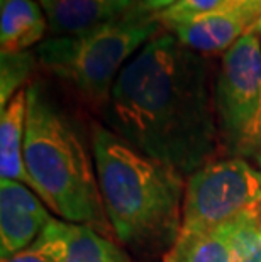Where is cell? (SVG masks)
I'll return each mask as SVG.
<instances>
[{"label":"cell","instance_id":"obj_18","mask_svg":"<svg viewBox=\"0 0 261 262\" xmlns=\"http://www.w3.org/2000/svg\"><path fill=\"white\" fill-rule=\"evenodd\" d=\"M224 7H232V9H246V10H254V12L261 14V0H226Z\"/></svg>","mask_w":261,"mask_h":262},{"label":"cell","instance_id":"obj_4","mask_svg":"<svg viewBox=\"0 0 261 262\" xmlns=\"http://www.w3.org/2000/svg\"><path fill=\"white\" fill-rule=\"evenodd\" d=\"M161 31L158 14L141 0L107 24L78 36L48 37L34 51L44 71L66 83L88 108L102 115L122 68Z\"/></svg>","mask_w":261,"mask_h":262},{"label":"cell","instance_id":"obj_16","mask_svg":"<svg viewBox=\"0 0 261 262\" xmlns=\"http://www.w3.org/2000/svg\"><path fill=\"white\" fill-rule=\"evenodd\" d=\"M231 262H261V213H249L232 222Z\"/></svg>","mask_w":261,"mask_h":262},{"label":"cell","instance_id":"obj_19","mask_svg":"<svg viewBox=\"0 0 261 262\" xmlns=\"http://www.w3.org/2000/svg\"><path fill=\"white\" fill-rule=\"evenodd\" d=\"M144 4H146V7L151 10L154 14H159L163 12L165 9H168L170 5H173L176 0H143Z\"/></svg>","mask_w":261,"mask_h":262},{"label":"cell","instance_id":"obj_17","mask_svg":"<svg viewBox=\"0 0 261 262\" xmlns=\"http://www.w3.org/2000/svg\"><path fill=\"white\" fill-rule=\"evenodd\" d=\"M226 0H176L173 5L165 9L163 12L158 14V20L161 27L166 31L182 22L192 20L195 17H200L204 14H209L212 10H217L222 7Z\"/></svg>","mask_w":261,"mask_h":262},{"label":"cell","instance_id":"obj_12","mask_svg":"<svg viewBox=\"0 0 261 262\" xmlns=\"http://www.w3.org/2000/svg\"><path fill=\"white\" fill-rule=\"evenodd\" d=\"M231 225L204 232H180L165 262H231Z\"/></svg>","mask_w":261,"mask_h":262},{"label":"cell","instance_id":"obj_2","mask_svg":"<svg viewBox=\"0 0 261 262\" xmlns=\"http://www.w3.org/2000/svg\"><path fill=\"white\" fill-rule=\"evenodd\" d=\"M90 141L115 241L137 260L165 262L182 232L187 180L105 125H93Z\"/></svg>","mask_w":261,"mask_h":262},{"label":"cell","instance_id":"obj_14","mask_svg":"<svg viewBox=\"0 0 261 262\" xmlns=\"http://www.w3.org/2000/svg\"><path fill=\"white\" fill-rule=\"evenodd\" d=\"M68 222L53 219L31 245L2 262H65L70 242Z\"/></svg>","mask_w":261,"mask_h":262},{"label":"cell","instance_id":"obj_3","mask_svg":"<svg viewBox=\"0 0 261 262\" xmlns=\"http://www.w3.org/2000/svg\"><path fill=\"white\" fill-rule=\"evenodd\" d=\"M26 92L24 161L34 193L61 220L87 225L115 241L104 208L92 141L43 81H32Z\"/></svg>","mask_w":261,"mask_h":262},{"label":"cell","instance_id":"obj_8","mask_svg":"<svg viewBox=\"0 0 261 262\" xmlns=\"http://www.w3.org/2000/svg\"><path fill=\"white\" fill-rule=\"evenodd\" d=\"M261 24V14L246 9L219 7L200 17L176 24L166 32L173 34L178 42L202 56L224 54L248 32Z\"/></svg>","mask_w":261,"mask_h":262},{"label":"cell","instance_id":"obj_6","mask_svg":"<svg viewBox=\"0 0 261 262\" xmlns=\"http://www.w3.org/2000/svg\"><path fill=\"white\" fill-rule=\"evenodd\" d=\"M261 213V169L243 158H217L187 178L183 232H204Z\"/></svg>","mask_w":261,"mask_h":262},{"label":"cell","instance_id":"obj_5","mask_svg":"<svg viewBox=\"0 0 261 262\" xmlns=\"http://www.w3.org/2000/svg\"><path fill=\"white\" fill-rule=\"evenodd\" d=\"M220 150L258 159L261 152V36L253 29L222 54L214 85Z\"/></svg>","mask_w":261,"mask_h":262},{"label":"cell","instance_id":"obj_1","mask_svg":"<svg viewBox=\"0 0 261 262\" xmlns=\"http://www.w3.org/2000/svg\"><path fill=\"white\" fill-rule=\"evenodd\" d=\"M104 124L187 180L220 150L207 56L161 31L114 83Z\"/></svg>","mask_w":261,"mask_h":262},{"label":"cell","instance_id":"obj_11","mask_svg":"<svg viewBox=\"0 0 261 262\" xmlns=\"http://www.w3.org/2000/svg\"><path fill=\"white\" fill-rule=\"evenodd\" d=\"M48 32L46 14L36 0H0V51L22 53L39 46Z\"/></svg>","mask_w":261,"mask_h":262},{"label":"cell","instance_id":"obj_13","mask_svg":"<svg viewBox=\"0 0 261 262\" xmlns=\"http://www.w3.org/2000/svg\"><path fill=\"white\" fill-rule=\"evenodd\" d=\"M65 262H134L131 254L117 244L87 225H70L68 255Z\"/></svg>","mask_w":261,"mask_h":262},{"label":"cell","instance_id":"obj_15","mask_svg":"<svg viewBox=\"0 0 261 262\" xmlns=\"http://www.w3.org/2000/svg\"><path fill=\"white\" fill-rule=\"evenodd\" d=\"M37 63L36 51L2 53L0 59V107L5 108L14 95L24 90L22 85L29 80Z\"/></svg>","mask_w":261,"mask_h":262},{"label":"cell","instance_id":"obj_7","mask_svg":"<svg viewBox=\"0 0 261 262\" xmlns=\"http://www.w3.org/2000/svg\"><path fill=\"white\" fill-rule=\"evenodd\" d=\"M43 200L29 186L17 181H0V255L12 257L31 245L49 225L53 216Z\"/></svg>","mask_w":261,"mask_h":262},{"label":"cell","instance_id":"obj_21","mask_svg":"<svg viewBox=\"0 0 261 262\" xmlns=\"http://www.w3.org/2000/svg\"><path fill=\"white\" fill-rule=\"evenodd\" d=\"M258 29H259V36H261V24H259V27H258Z\"/></svg>","mask_w":261,"mask_h":262},{"label":"cell","instance_id":"obj_20","mask_svg":"<svg viewBox=\"0 0 261 262\" xmlns=\"http://www.w3.org/2000/svg\"><path fill=\"white\" fill-rule=\"evenodd\" d=\"M256 163H258V168L261 169V152H259V156H258V159H256Z\"/></svg>","mask_w":261,"mask_h":262},{"label":"cell","instance_id":"obj_9","mask_svg":"<svg viewBox=\"0 0 261 262\" xmlns=\"http://www.w3.org/2000/svg\"><path fill=\"white\" fill-rule=\"evenodd\" d=\"M51 37L78 36L126 14L141 0H37Z\"/></svg>","mask_w":261,"mask_h":262},{"label":"cell","instance_id":"obj_10","mask_svg":"<svg viewBox=\"0 0 261 262\" xmlns=\"http://www.w3.org/2000/svg\"><path fill=\"white\" fill-rule=\"evenodd\" d=\"M27 92L21 90L0 115V181H17L34 191L24 161Z\"/></svg>","mask_w":261,"mask_h":262}]
</instances>
